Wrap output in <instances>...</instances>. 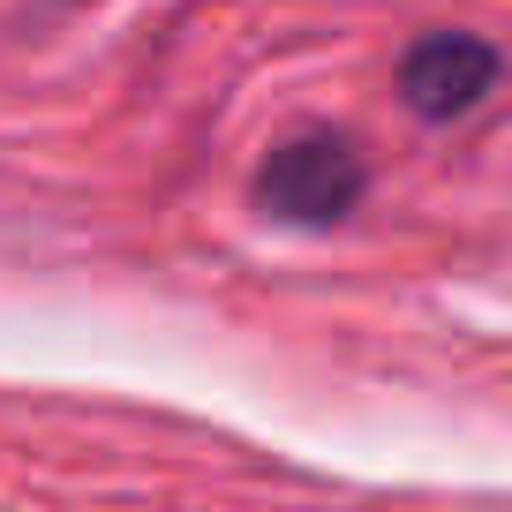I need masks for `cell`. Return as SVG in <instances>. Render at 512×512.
Wrapping results in <instances>:
<instances>
[{
    "instance_id": "1",
    "label": "cell",
    "mask_w": 512,
    "mask_h": 512,
    "mask_svg": "<svg viewBox=\"0 0 512 512\" xmlns=\"http://www.w3.org/2000/svg\"><path fill=\"white\" fill-rule=\"evenodd\" d=\"M362 189H369L362 151H354L347 136H332V128H302V136H287L272 159L256 166V204L272 211V219H287V226L347 219V211L362 204Z\"/></svg>"
},
{
    "instance_id": "2",
    "label": "cell",
    "mask_w": 512,
    "mask_h": 512,
    "mask_svg": "<svg viewBox=\"0 0 512 512\" xmlns=\"http://www.w3.org/2000/svg\"><path fill=\"white\" fill-rule=\"evenodd\" d=\"M400 91L422 121H467L482 98L497 91V46L475 31H437L422 46H407L400 61Z\"/></svg>"
}]
</instances>
